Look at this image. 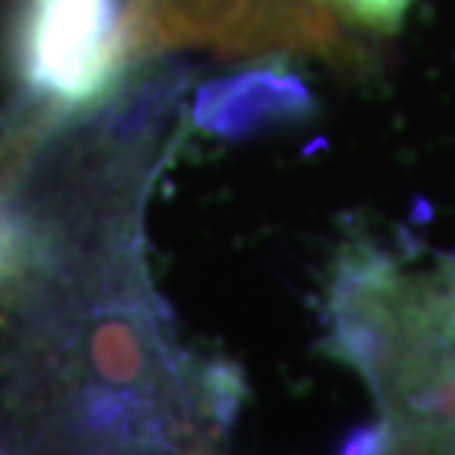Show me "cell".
I'll return each instance as SVG.
<instances>
[{
	"instance_id": "6da1fadb",
	"label": "cell",
	"mask_w": 455,
	"mask_h": 455,
	"mask_svg": "<svg viewBox=\"0 0 455 455\" xmlns=\"http://www.w3.org/2000/svg\"><path fill=\"white\" fill-rule=\"evenodd\" d=\"M331 343L370 381L390 450L455 452V258L426 269L372 249L343 258Z\"/></svg>"
},
{
	"instance_id": "7a4b0ae2",
	"label": "cell",
	"mask_w": 455,
	"mask_h": 455,
	"mask_svg": "<svg viewBox=\"0 0 455 455\" xmlns=\"http://www.w3.org/2000/svg\"><path fill=\"white\" fill-rule=\"evenodd\" d=\"M18 68L53 110H84L127 66L118 0H21Z\"/></svg>"
},
{
	"instance_id": "3957f363",
	"label": "cell",
	"mask_w": 455,
	"mask_h": 455,
	"mask_svg": "<svg viewBox=\"0 0 455 455\" xmlns=\"http://www.w3.org/2000/svg\"><path fill=\"white\" fill-rule=\"evenodd\" d=\"M296 89L290 80L269 75H243L202 89L196 101V122L213 133H243L260 124L263 116L287 110V95Z\"/></svg>"
},
{
	"instance_id": "277c9868",
	"label": "cell",
	"mask_w": 455,
	"mask_h": 455,
	"mask_svg": "<svg viewBox=\"0 0 455 455\" xmlns=\"http://www.w3.org/2000/svg\"><path fill=\"white\" fill-rule=\"evenodd\" d=\"M42 251L44 236L30 222V216L0 198V290L27 278V272L42 260Z\"/></svg>"
},
{
	"instance_id": "5b68a950",
	"label": "cell",
	"mask_w": 455,
	"mask_h": 455,
	"mask_svg": "<svg viewBox=\"0 0 455 455\" xmlns=\"http://www.w3.org/2000/svg\"><path fill=\"white\" fill-rule=\"evenodd\" d=\"M338 21L363 27L370 33H396L403 27L411 0H323Z\"/></svg>"
}]
</instances>
